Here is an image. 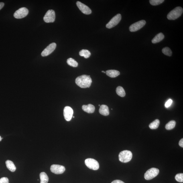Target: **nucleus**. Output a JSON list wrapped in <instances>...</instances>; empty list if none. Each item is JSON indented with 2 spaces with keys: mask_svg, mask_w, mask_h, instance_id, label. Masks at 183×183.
Returning a JSON list of instances; mask_svg holds the SVG:
<instances>
[{
  "mask_svg": "<svg viewBox=\"0 0 183 183\" xmlns=\"http://www.w3.org/2000/svg\"><path fill=\"white\" fill-rule=\"evenodd\" d=\"M77 85L82 88H89L92 83V80L90 76L83 75L76 78Z\"/></svg>",
  "mask_w": 183,
  "mask_h": 183,
  "instance_id": "f257e3e1",
  "label": "nucleus"
},
{
  "mask_svg": "<svg viewBox=\"0 0 183 183\" xmlns=\"http://www.w3.org/2000/svg\"><path fill=\"white\" fill-rule=\"evenodd\" d=\"M183 12V10L182 7H177L169 13L167 15V19L170 20H174L180 17Z\"/></svg>",
  "mask_w": 183,
  "mask_h": 183,
  "instance_id": "f03ea898",
  "label": "nucleus"
},
{
  "mask_svg": "<svg viewBox=\"0 0 183 183\" xmlns=\"http://www.w3.org/2000/svg\"><path fill=\"white\" fill-rule=\"evenodd\" d=\"M132 156V153L130 151H122L120 153L119 155V160L122 162L127 163L131 160Z\"/></svg>",
  "mask_w": 183,
  "mask_h": 183,
  "instance_id": "7ed1b4c3",
  "label": "nucleus"
},
{
  "mask_svg": "<svg viewBox=\"0 0 183 183\" xmlns=\"http://www.w3.org/2000/svg\"><path fill=\"white\" fill-rule=\"evenodd\" d=\"M86 166L88 168L93 170H98L99 168V165L98 161L93 158H88L85 160Z\"/></svg>",
  "mask_w": 183,
  "mask_h": 183,
  "instance_id": "20e7f679",
  "label": "nucleus"
},
{
  "mask_svg": "<svg viewBox=\"0 0 183 183\" xmlns=\"http://www.w3.org/2000/svg\"><path fill=\"white\" fill-rule=\"evenodd\" d=\"M159 172L158 169L151 168L147 170L145 173L144 178L147 180H150L158 175Z\"/></svg>",
  "mask_w": 183,
  "mask_h": 183,
  "instance_id": "39448f33",
  "label": "nucleus"
},
{
  "mask_svg": "<svg viewBox=\"0 0 183 183\" xmlns=\"http://www.w3.org/2000/svg\"><path fill=\"white\" fill-rule=\"evenodd\" d=\"M56 19V13L53 10H49L44 17V20L47 23H53Z\"/></svg>",
  "mask_w": 183,
  "mask_h": 183,
  "instance_id": "423d86ee",
  "label": "nucleus"
},
{
  "mask_svg": "<svg viewBox=\"0 0 183 183\" xmlns=\"http://www.w3.org/2000/svg\"><path fill=\"white\" fill-rule=\"evenodd\" d=\"M28 13V10L27 8H21L15 12L14 14V16L16 19H21L26 17Z\"/></svg>",
  "mask_w": 183,
  "mask_h": 183,
  "instance_id": "0eeeda50",
  "label": "nucleus"
},
{
  "mask_svg": "<svg viewBox=\"0 0 183 183\" xmlns=\"http://www.w3.org/2000/svg\"><path fill=\"white\" fill-rule=\"evenodd\" d=\"M121 16L120 14L116 15L106 25V27L108 29H111L115 27L121 21Z\"/></svg>",
  "mask_w": 183,
  "mask_h": 183,
  "instance_id": "6e6552de",
  "label": "nucleus"
},
{
  "mask_svg": "<svg viewBox=\"0 0 183 183\" xmlns=\"http://www.w3.org/2000/svg\"><path fill=\"white\" fill-rule=\"evenodd\" d=\"M145 20L140 21L132 24L129 27V30L131 32H134L142 28L146 24Z\"/></svg>",
  "mask_w": 183,
  "mask_h": 183,
  "instance_id": "1a4fd4ad",
  "label": "nucleus"
},
{
  "mask_svg": "<svg viewBox=\"0 0 183 183\" xmlns=\"http://www.w3.org/2000/svg\"><path fill=\"white\" fill-rule=\"evenodd\" d=\"M51 171L56 174H60L63 173L65 171L64 167L60 165L53 164L51 167Z\"/></svg>",
  "mask_w": 183,
  "mask_h": 183,
  "instance_id": "9d476101",
  "label": "nucleus"
},
{
  "mask_svg": "<svg viewBox=\"0 0 183 183\" xmlns=\"http://www.w3.org/2000/svg\"><path fill=\"white\" fill-rule=\"evenodd\" d=\"M56 43L53 42L49 45L48 47L45 48L43 51L41 55L43 57L46 56L51 54L56 49Z\"/></svg>",
  "mask_w": 183,
  "mask_h": 183,
  "instance_id": "9b49d317",
  "label": "nucleus"
},
{
  "mask_svg": "<svg viewBox=\"0 0 183 183\" xmlns=\"http://www.w3.org/2000/svg\"><path fill=\"white\" fill-rule=\"evenodd\" d=\"M73 114V110L69 106H66L64 108V115L65 119L66 121H69L71 120Z\"/></svg>",
  "mask_w": 183,
  "mask_h": 183,
  "instance_id": "f8f14e48",
  "label": "nucleus"
},
{
  "mask_svg": "<svg viewBox=\"0 0 183 183\" xmlns=\"http://www.w3.org/2000/svg\"><path fill=\"white\" fill-rule=\"evenodd\" d=\"M76 5L82 13L86 15H89L92 13V11L89 7L80 1L77 2Z\"/></svg>",
  "mask_w": 183,
  "mask_h": 183,
  "instance_id": "ddd939ff",
  "label": "nucleus"
},
{
  "mask_svg": "<svg viewBox=\"0 0 183 183\" xmlns=\"http://www.w3.org/2000/svg\"><path fill=\"white\" fill-rule=\"evenodd\" d=\"M82 109L84 112L88 113H93L95 111V107L92 104L87 105H84L82 106Z\"/></svg>",
  "mask_w": 183,
  "mask_h": 183,
  "instance_id": "4468645a",
  "label": "nucleus"
},
{
  "mask_svg": "<svg viewBox=\"0 0 183 183\" xmlns=\"http://www.w3.org/2000/svg\"><path fill=\"white\" fill-rule=\"evenodd\" d=\"M99 112L101 114L107 116L109 114V108L106 105L100 106L99 110Z\"/></svg>",
  "mask_w": 183,
  "mask_h": 183,
  "instance_id": "2eb2a0df",
  "label": "nucleus"
},
{
  "mask_svg": "<svg viewBox=\"0 0 183 183\" xmlns=\"http://www.w3.org/2000/svg\"><path fill=\"white\" fill-rule=\"evenodd\" d=\"M106 73L107 76L110 77L115 78L119 76L120 74V73L119 71L117 70H111L106 71Z\"/></svg>",
  "mask_w": 183,
  "mask_h": 183,
  "instance_id": "dca6fc26",
  "label": "nucleus"
},
{
  "mask_svg": "<svg viewBox=\"0 0 183 183\" xmlns=\"http://www.w3.org/2000/svg\"><path fill=\"white\" fill-rule=\"evenodd\" d=\"M164 35L162 33H159L153 38L152 40H151V42L153 44H156V43L161 42V41L164 39Z\"/></svg>",
  "mask_w": 183,
  "mask_h": 183,
  "instance_id": "f3484780",
  "label": "nucleus"
},
{
  "mask_svg": "<svg viewBox=\"0 0 183 183\" xmlns=\"http://www.w3.org/2000/svg\"><path fill=\"white\" fill-rule=\"evenodd\" d=\"M7 168L12 172H14L16 170V167L12 161L7 160L5 162Z\"/></svg>",
  "mask_w": 183,
  "mask_h": 183,
  "instance_id": "a211bd4d",
  "label": "nucleus"
},
{
  "mask_svg": "<svg viewBox=\"0 0 183 183\" xmlns=\"http://www.w3.org/2000/svg\"><path fill=\"white\" fill-rule=\"evenodd\" d=\"M40 183H48L49 178L46 173L44 172L41 173L40 174Z\"/></svg>",
  "mask_w": 183,
  "mask_h": 183,
  "instance_id": "6ab92c4d",
  "label": "nucleus"
},
{
  "mask_svg": "<svg viewBox=\"0 0 183 183\" xmlns=\"http://www.w3.org/2000/svg\"><path fill=\"white\" fill-rule=\"evenodd\" d=\"M116 92L118 95L124 97L125 95V91L124 88L121 86H119L116 89Z\"/></svg>",
  "mask_w": 183,
  "mask_h": 183,
  "instance_id": "aec40b11",
  "label": "nucleus"
},
{
  "mask_svg": "<svg viewBox=\"0 0 183 183\" xmlns=\"http://www.w3.org/2000/svg\"><path fill=\"white\" fill-rule=\"evenodd\" d=\"M79 54L80 56L84 57L85 58H88L90 56L91 53L89 51L83 49L80 51Z\"/></svg>",
  "mask_w": 183,
  "mask_h": 183,
  "instance_id": "412c9836",
  "label": "nucleus"
},
{
  "mask_svg": "<svg viewBox=\"0 0 183 183\" xmlns=\"http://www.w3.org/2000/svg\"><path fill=\"white\" fill-rule=\"evenodd\" d=\"M160 124V121L158 119L155 120L149 125V128L151 129H156L158 128Z\"/></svg>",
  "mask_w": 183,
  "mask_h": 183,
  "instance_id": "4be33fe9",
  "label": "nucleus"
},
{
  "mask_svg": "<svg viewBox=\"0 0 183 183\" xmlns=\"http://www.w3.org/2000/svg\"><path fill=\"white\" fill-rule=\"evenodd\" d=\"M67 63L69 65L73 67H76L78 66V62L74 59L71 58L68 59L67 60Z\"/></svg>",
  "mask_w": 183,
  "mask_h": 183,
  "instance_id": "5701e85b",
  "label": "nucleus"
},
{
  "mask_svg": "<svg viewBox=\"0 0 183 183\" xmlns=\"http://www.w3.org/2000/svg\"><path fill=\"white\" fill-rule=\"evenodd\" d=\"M176 124V122L174 121H171L165 126L167 130H171L174 129Z\"/></svg>",
  "mask_w": 183,
  "mask_h": 183,
  "instance_id": "b1692460",
  "label": "nucleus"
},
{
  "mask_svg": "<svg viewBox=\"0 0 183 183\" xmlns=\"http://www.w3.org/2000/svg\"><path fill=\"white\" fill-rule=\"evenodd\" d=\"M162 52L164 55L169 56H172V51L168 47H165L163 48L162 50Z\"/></svg>",
  "mask_w": 183,
  "mask_h": 183,
  "instance_id": "393cba45",
  "label": "nucleus"
},
{
  "mask_svg": "<svg viewBox=\"0 0 183 183\" xmlns=\"http://www.w3.org/2000/svg\"><path fill=\"white\" fill-rule=\"evenodd\" d=\"M164 1V0H150L149 3L153 5H157L160 4Z\"/></svg>",
  "mask_w": 183,
  "mask_h": 183,
  "instance_id": "a878e982",
  "label": "nucleus"
},
{
  "mask_svg": "<svg viewBox=\"0 0 183 183\" xmlns=\"http://www.w3.org/2000/svg\"><path fill=\"white\" fill-rule=\"evenodd\" d=\"M175 180L178 182H183V174L179 173L177 174L175 177Z\"/></svg>",
  "mask_w": 183,
  "mask_h": 183,
  "instance_id": "bb28decb",
  "label": "nucleus"
},
{
  "mask_svg": "<svg viewBox=\"0 0 183 183\" xmlns=\"http://www.w3.org/2000/svg\"><path fill=\"white\" fill-rule=\"evenodd\" d=\"M0 183H9V179L5 177L1 178L0 179Z\"/></svg>",
  "mask_w": 183,
  "mask_h": 183,
  "instance_id": "cd10ccee",
  "label": "nucleus"
},
{
  "mask_svg": "<svg viewBox=\"0 0 183 183\" xmlns=\"http://www.w3.org/2000/svg\"><path fill=\"white\" fill-rule=\"evenodd\" d=\"M173 102L172 100L171 99H169L168 101H167L166 103L165 104V106L167 108H168L169 107H170L171 104H172Z\"/></svg>",
  "mask_w": 183,
  "mask_h": 183,
  "instance_id": "c85d7f7f",
  "label": "nucleus"
},
{
  "mask_svg": "<svg viewBox=\"0 0 183 183\" xmlns=\"http://www.w3.org/2000/svg\"><path fill=\"white\" fill-rule=\"evenodd\" d=\"M111 183H125L123 181L119 180H114L113 182H112Z\"/></svg>",
  "mask_w": 183,
  "mask_h": 183,
  "instance_id": "c756f323",
  "label": "nucleus"
},
{
  "mask_svg": "<svg viewBox=\"0 0 183 183\" xmlns=\"http://www.w3.org/2000/svg\"><path fill=\"white\" fill-rule=\"evenodd\" d=\"M179 145L180 146L182 147H183V139H181L179 143Z\"/></svg>",
  "mask_w": 183,
  "mask_h": 183,
  "instance_id": "7c9ffc66",
  "label": "nucleus"
},
{
  "mask_svg": "<svg viewBox=\"0 0 183 183\" xmlns=\"http://www.w3.org/2000/svg\"><path fill=\"white\" fill-rule=\"evenodd\" d=\"M4 3H0V10L4 6Z\"/></svg>",
  "mask_w": 183,
  "mask_h": 183,
  "instance_id": "2f4dec72",
  "label": "nucleus"
},
{
  "mask_svg": "<svg viewBox=\"0 0 183 183\" xmlns=\"http://www.w3.org/2000/svg\"><path fill=\"white\" fill-rule=\"evenodd\" d=\"M1 136H0V141H1Z\"/></svg>",
  "mask_w": 183,
  "mask_h": 183,
  "instance_id": "473e14b6",
  "label": "nucleus"
},
{
  "mask_svg": "<svg viewBox=\"0 0 183 183\" xmlns=\"http://www.w3.org/2000/svg\"><path fill=\"white\" fill-rule=\"evenodd\" d=\"M102 72H103L104 73H106V72H105V71H102Z\"/></svg>",
  "mask_w": 183,
  "mask_h": 183,
  "instance_id": "72a5a7b5",
  "label": "nucleus"
},
{
  "mask_svg": "<svg viewBox=\"0 0 183 183\" xmlns=\"http://www.w3.org/2000/svg\"><path fill=\"white\" fill-rule=\"evenodd\" d=\"M73 118H74L75 117H74V116H73Z\"/></svg>",
  "mask_w": 183,
  "mask_h": 183,
  "instance_id": "f704fd0d",
  "label": "nucleus"
},
{
  "mask_svg": "<svg viewBox=\"0 0 183 183\" xmlns=\"http://www.w3.org/2000/svg\"><path fill=\"white\" fill-rule=\"evenodd\" d=\"M98 106H100V105H98Z\"/></svg>",
  "mask_w": 183,
  "mask_h": 183,
  "instance_id": "c9c22d12",
  "label": "nucleus"
}]
</instances>
